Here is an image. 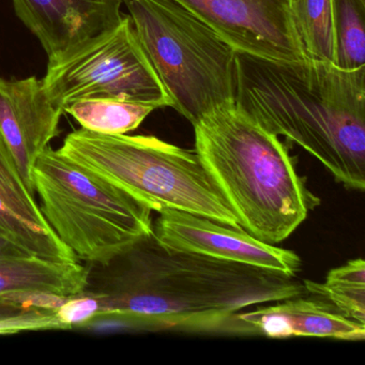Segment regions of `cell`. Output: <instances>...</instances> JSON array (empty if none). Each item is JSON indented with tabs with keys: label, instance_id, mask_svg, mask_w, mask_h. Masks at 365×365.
Here are the masks:
<instances>
[{
	"label": "cell",
	"instance_id": "obj_1",
	"mask_svg": "<svg viewBox=\"0 0 365 365\" xmlns=\"http://www.w3.org/2000/svg\"><path fill=\"white\" fill-rule=\"evenodd\" d=\"M87 268L85 290L97 303L93 324L136 330H236L235 315L245 307L307 294L296 277L174 251L153 235Z\"/></svg>",
	"mask_w": 365,
	"mask_h": 365
},
{
	"label": "cell",
	"instance_id": "obj_2",
	"mask_svg": "<svg viewBox=\"0 0 365 365\" xmlns=\"http://www.w3.org/2000/svg\"><path fill=\"white\" fill-rule=\"evenodd\" d=\"M235 103L313 155L345 189H365V67L237 54Z\"/></svg>",
	"mask_w": 365,
	"mask_h": 365
},
{
	"label": "cell",
	"instance_id": "obj_3",
	"mask_svg": "<svg viewBox=\"0 0 365 365\" xmlns=\"http://www.w3.org/2000/svg\"><path fill=\"white\" fill-rule=\"evenodd\" d=\"M195 153L242 230L279 245L319 206L294 158L235 102L194 123Z\"/></svg>",
	"mask_w": 365,
	"mask_h": 365
},
{
	"label": "cell",
	"instance_id": "obj_4",
	"mask_svg": "<svg viewBox=\"0 0 365 365\" xmlns=\"http://www.w3.org/2000/svg\"><path fill=\"white\" fill-rule=\"evenodd\" d=\"M58 150L155 212L185 211L242 230L195 150L155 136L108 135L83 128L70 133Z\"/></svg>",
	"mask_w": 365,
	"mask_h": 365
},
{
	"label": "cell",
	"instance_id": "obj_5",
	"mask_svg": "<svg viewBox=\"0 0 365 365\" xmlns=\"http://www.w3.org/2000/svg\"><path fill=\"white\" fill-rule=\"evenodd\" d=\"M42 213L76 259L106 264L153 235V210L116 185L46 147L34 162Z\"/></svg>",
	"mask_w": 365,
	"mask_h": 365
},
{
	"label": "cell",
	"instance_id": "obj_6",
	"mask_svg": "<svg viewBox=\"0 0 365 365\" xmlns=\"http://www.w3.org/2000/svg\"><path fill=\"white\" fill-rule=\"evenodd\" d=\"M172 108L192 125L235 102L237 51L175 0H123Z\"/></svg>",
	"mask_w": 365,
	"mask_h": 365
},
{
	"label": "cell",
	"instance_id": "obj_7",
	"mask_svg": "<svg viewBox=\"0 0 365 365\" xmlns=\"http://www.w3.org/2000/svg\"><path fill=\"white\" fill-rule=\"evenodd\" d=\"M51 99L63 108L87 98H117L172 108L130 16L58 63L42 78Z\"/></svg>",
	"mask_w": 365,
	"mask_h": 365
},
{
	"label": "cell",
	"instance_id": "obj_8",
	"mask_svg": "<svg viewBox=\"0 0 365 365\" xmlns=\"http://www.w3.org/2000/svg\"><path fill=\"white\" fill-rule=\"evenodd\" d=\"M206 23L237 53L272 61L309 58L288 0H175Z\"/></svg>",
	"mask_w": 365,
	"mask_h": 365
},
{
	"label": "cell",
	"instance_id": "obj_9",
	"mask_svg": "<svg viewBox=\"0 0 365 365\" xmlns=\"http://www.w3.org/2000/svg\"><path fill=\"white\" fill-rule=\"evenodd\" d=\"M153 223V237L162 247L256 267L288 277L301 270L292 250L269 245L245 230H237L185 211L164 208Z\"/></svg>",
	"mask_w": 365,
	"mask_h": 365
},
{
	"label": "cell",
	"instance_id": "obj_10",
	"mask_svg": "<svg viewBox=\"0 0 365 365\" xmlns=\"http://www.w3.org/2000/svg\"><path fill=\"white\" fill-rule=\"evenodd\" d=\"M21 22L39 40L48 65L120 24L123 0H12Z\"/></svg>",
	"mask_w": 365,
	"mask_h": 365
},
{
	"label": "cell",
	"instance_id": "obj_11",
	"mask_svg": "<svg viewBox=\"0 0 365 365\" xmlns=\"http://www.w3.org/2000/svg\"><path fill=\"white\" fill-rule=\"evenodd\" d=\"M63 113V108L51 99L42 80L36 76L0 78V138L34 193V162L59 135Z\"/></svg>",
	"mask_w": 365,
	"mask_h": 365
},
{
	"label": "cell",
	"instance_id": "obj_12",
	"mask_svg": "<svg viewBox=\"0 0 365 365\" xmlns=\"http://www.w3.org/2000/svg\"><path fill=\"white\" fill-rule=\"evenodd\" d=\"M236 331H252L272 339L326 337L363 341L365 326L341 315L317 297H292L266 303L254 311L235 315Z\"/></svg>",
	"mask_w": 365,
	"mask_h": 365
},
{
	"label": "cell",
	"instance_id": "obj_13",
	"mask_svg": "<svg viewBox=\"0 0 365 365\" xmlns=\"http://www.w3.org/2000/svg\"><path fill=\"white\" fill-rule=\"evenodd\" d=\"M0 237L51 262H78L52 230L0 138Z\"/></svg>",
	"mask_w": 365,
	"mask_h": 365
},
{
	"label": "cell",
	"instance_id": "obj_14",
	"mask_svg": "<svg viewBox=\"0 0 365 365\" xmlns=\"http://www.w3.org/2000/svg\"><path fill=\"white\" fill-rule=\"evenodd\" d=\"M88 268L78 262H51L35 255L0 260V294L69 297L87 285Z\"/></svg>",
	"mask_w": 365,
	"mask_h": 365
},
{
	"label": "cell",
	"instance_id": "obj_15",
	"mask_svg": "<svg viewBox=\"0 0 365 365\" xmlns=\"http://www.w3.org/2000/svg\"><path fill=\"white\" fill-rule=\"evenodd\" d=\"M157 106L144 102L117 98H87L66 106L83 129L117 135L138 129Z\"/></svg>",
	"mask_w": 365,
	"mask_h": 365
},
{
	"label": "cell",
	"instance_id": "obj_16",
	"mask_svg": "<svg viewBox=\"0 0 365 365\" xmlns=\"http://www.w3.org/2000/svg\"><path fill=\"white\" fill-rule=\"evenodd\" d=\"M67 299L54 294H0V334L68 330L57 315Z\"/></svg>",
	"mask_w": 365,
	"mask_h": 365
},
{
	"label": "cell",
	"instance_id": "obj_17",
	"mask_svg": "<svg viewBox=\"0 0 365 365\" xmlns=\"http://www.w3.org/2000/svg\"><path fill=\"white\" fill-rule=\"evenodd\" d=\"M307 294L332 305L341 315L365 326V262L349 260L329 271L324 283L305 279Z\"/></svg>",
	"mask_w": 365,
	"mask_h": 365
},
{
	"label": "cell",
	"instance_id": "obj_18",
	"mask_svg": "<svg viewBox=\"0 0 365 365\" xmlns=\"http://www.w3.org/2000/svg\"><path fill=\"white\" fill-rule=\"evenodd\" d=\"M288 8L307 56L335 63L334 0H288Z\"/></svg>",
	"mask_w": 365,
	"mask_h": 365
},
{
	"label": "cell",
	"instance_id": "obj_19",
	"mask_svg": "<svg viewBox=\"0 0 365 365\" xmlns=\"http://www.w3.org/2000/svg\"><path fill=\"white\" fill-rule=\"evenodd\" d=\"M335 63L346 70L365 67V0H334Z\"/></svg>",
	"mask_w": 365,
	"mask_h": 365
},
{
	"label": "cell",
	"instance_id": "obj_20",
	"mask_svg": "<svg viewBox=\"0 0 365 365\" xmlns=\"http://www.w3.org/2000/svg\"><path fill=\"white\" fill-rule=\"evenodd\" d=\"M31 255L23 251L20 247H16L14 243L8 241L7 239L0 237V260L8 259V258L18 257V256Z\"/></svg>",
	"mask_w": 365,
	"mask_h": 365
}]
</instances>
